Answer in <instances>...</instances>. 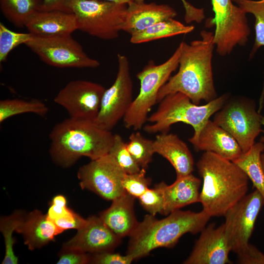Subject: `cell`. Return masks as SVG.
I'll return each mask as SVG.
<instances>
[{
    "label": "cell",
    "instance_id": "cell-26",
    "mask_svg": "<svg viewBox=\"0 0 264 264\" xmlns=\"http://www.w3.org/2000/svg\"><path fill=\"white\" fill-rule=\"evenodd\" d=\"M43 0H0L5 18L16 27H25L29 19L40 11Z\"/></svg>",
    "mask_w": 264,
    "mask_h": 264
},
{
    "label": "cell",
    "instance_id": "cell-10",
    "mask_svg": "<svg viewBox=\"0 0 264 264\" xmlns=\"http://www.w3.org/2000/svg\"><path fill=\"white\" fill-rule=\"evenodd\" d=\"M232 0H211L215 26L214 43L218 54L224 56L237 45H245L250 34L246 13Z\"/></svg>",
    "mask_w": 264,
    "mask_h": 264
},
{
    "label": "cell",
    "instance_id": "cell-22",
    "mask_svg": "<svg viewBox=\"0 0 264 264\" xmlns=\"http://www.w3.org/2000/svg\"><path fill=\"white\" fill-rule=\"evenodd\" d=\"M16 232L22 235L24 244L30 250L45 245L63 232L46 214L38 210L24 217Z\"/></svg>",
    "mask_w": 264,
    "mask_h": 264
},
{
    "label": "cell",
    "instance_id": "cell-3",
    "mask_svg": "<svg viewBox=\"0 0 264 264\" xmlns=\"http://www.w3.org/2000/svg\"><path fill=\"white\" fill-rule=\"evenodd\" d=\"M114 134L94 121L68 118L56 124L49 134V154L58 165L66 168L85 156L91 160L107 154Z\"/></svg>",
    "mask_w": 264,
    "mask_h": 264
},
{
    "label": "cell",
    "instance_id": "cell-34",
    "mask_svg": "<svg viewBox=\"0 0 264 264\" xmlns=\"http://www.w3.org/2000/svg\"><path fill=\"white\" fill-rule=\"evenodd\" d=\"M146 170L141 169L137 173L125 174L122 180L126 192L135 198H139L148 188L151 179L145 176Z\"/></svg>",
    "mask_w": 264,
    "mask_h": 264
},
{
    "label": "cell",
    "instance_id": "cell-37",
    "mask_svg": "<svg viewBox=\"0 0 264 264\" xmlns=\"http://www.w3.org/2000/svg\"><path fill=\"white\" fill-rule=\"evenodd\" d=\"M237 255V262L238 264H264V254L250 243Z\"/></svg>",
    "mask_w": 264,
    "mask_h": 264
},
{
    "label": "cell",
    "instance_id": "cell-2",
    "mask_svg": "<svg viewBox=\"0 0 264 264\" xmlns=\"http://www.w3.org/2000/svg\"><path fill=\"white\" fill-rule=\"evenodd\" d=\"M196 166L203 180L199 203L211 217L224 216L246 195L249 178L232 161L204 152Z\"/></svg>",
    "mask_w": 264,
    "mask_h": 264
},
{
    "label": "cell",
    "instance_id": "cell-9",
    "mask_svg": "<svg viewBox=\"0 0 264 264\" xmlns=\"http://www.w3.org/2000/svg\"><path fill=\"white\" fill-rule=\"evenodd\" d=\"M44 63L57 67L96 68L100 62L88 56L71 34L33 37L24 44Z\"/></svg>",
    "mask_w": 264,
    "mask_h": 264
},
{
    "label": "cell",
    "instance_id": "cell-6",
    "mask_svg": "<svg viewBox=\"0 0 264 264\" xmlns=\"http://www.w3.org/2000/svg\"><path fill=\"white\" fill-rule=\"evenodd\" d=\"M181 45L180 43L173 55L164 63L157 65L150 60L136 74L140 82L139 92L133 100L123 119L127 129H141L147 122L149 113L157 103L158 93L171 75L179 66Z\"/></svg>",
    "mask_w": 264,
    "mask_h": 264
},
{
    "label": "cell",
    "instance_id": "cell-11",
    "mask_svg": "<svg viewBox=\"0 0 264 264\" xmlns=\"http://www.w3.org/2000/svg\"><path fill=\"white\" fill-rule=\"evenodd\" d=\"M118 71L112 85L106 89L94 120L101 128L110 131L124 117L133 101V82L128 58L117 54Z\"/></svg>",
    "mask_w": 264,
    "mask_h": 264
},
{
    "label": "cell",
    "instance_id": "cell-30",
    "mask_svg": "<svg viewBox=\"0 0 264 264\" xmlns=\"http://www.w3.org/2000/svg\"><path fill=\"white\" fill-rule=\"evenodd\" d=\"M153 142L145 138L139 132H136L131 133L129 142L126 143L128 151L141 169L146 170L152 161L155 154Z\"/></svg>",
    "mask_w": 264,
    "mask_h": 264
},
{
    "label": "cell",
    "instance_id": "cell-40",
    "mask_svg": "<svg viewBox=\"0 0 264 264\" xmlns=\"http://www.w3.org/2000/svg\"><path fill=\"white\" fill-rule=\"evenodd\" d=\"M181 1L185 9L184 20L187 23L193 22L197 23L201 22L205 18L203 9L196 7L186 0Z\"/></svg>",
    "mask_w": 264,
    "mask_h": 264
},
{
    "label": "cell",
    "instance_id": "cell-24",
    "mask_svg": "<svg viewBox=\"0 0 264 264\" xmlns=\"http://www.w3.org/2000/svg\"><path fill=\"white\" fill-rule=\"evenodd\" d=\"M264 151V143H255L248 151L232 161L246 175L264 200V171L261 159Z\"/></svg>",
    "mask_w": 264,
    "mask_h": 264
},
{
    "label": "cell",
    "instance_id": "cell-25",
    "mask_svg": "<svg viewBox=\"0 0 264 264\" xmlns=\"http://www.w3.org/2000/svg\"><path fill=\"white\" fill-rule=\"evenodd\" d=\"M193 25H186L173 19L158 22L139 32L131 35L130 42L134 44L147 43L180 34H188L194 30Z\"/></svg>",
    "mask_w": 264,
    "mask_h": 264
},
{
    "label": "cell",
    "instance_id": "cell-43",
    "mask_svg": "<svg viewBox=\"0 0 264 264\" xmlns=\"http://www.w3.org/2000/svg\"><path fill=\"white\" fill-rule=\"evenodd\" d=\"M262 124L264 126V116L262 117ZM262 132L264 134V130H263ZM260 141L264 143V135L260 138Z\"/></svg>",
    "mask_w": 264,
    "mask_h": 264
},
{
    "label": "cell",
    "instance_id": "cell-27",
    "mask_svg": "<svg viewBox=\"0 0 264 264\" xmlns=\"http://www.w3.org/2000/svg\"><path fill=\"white\" fill-rule=\"evenodd\" d=\"M245 13H251L255 17V38L250 51L249 59H252L259 48L264 46V0H232ZM264 103V82L259 99L258 110L263 109Z\"/></svg>",
    "mask_w": 264,
    "mask_h": 264
},
{
    "label": "cell",
    "instance_id": "cell-12",
    "mask_svg": "<svg viewBox=\"0 0 264 264\" xmlns=\"http://www.w3.org/2000/svg\"><path fill=\"white\" fill-rule=\"evenodd\" d=\"M264 205L263 198L255 189L225 213L223 224L231 251L237 254L248 246L256 220Z\"/></svg>",
    "mask_w": 264,
    "mask_h": 264
},
{
    "label": "cell",
    "instance_id": "cell-14",
    "mask_svg": "<svg viewBox=\"0 0 264 264\" xmlns=\"http://www.w3.org/2000/svg\"><path fill=\"white\" fill-rule=\"evenodd\" d=\"M105 90L95 82L73 80L60 90L54 101L67 111L70 118L94 121Z\"/></svg>",
    "mask_w": 264,
    "mask_h": 264
},
{
    "label": "cell",
    "instance_id": "cell-21",
    "mask_svg": "<svg viewBox=\"0 0 264 264\" xmlns=\"http://www.w3.org/2000/svg\"><path fill=\"white\" fill-rule=\"evenodd\" d=\"M134 198L125 192L112 200L111 205L99 215L105 224L121 239L130 237L139 222L134 211Z\"/></svg>",
    "mask_w": 264,
    "mask_h": 264
},
{
    "label": "cell",
    "instance_id": "cell-38",
    "mask_svg": "<svg viewBox=\"0 0 264 264\" xmlns=\"http://www.w3.org/2000/svg\"><path fill=\"white\" fill-rule=\"evenodd\" d=\"M91 256L77 250H62L58 264H86L90 263Z\"/></svg>",
    "mask_w": 264,
    "mask_h": 264
},
{
    "label": "cell",
    "instance_id": "cell-44",
    "mask_svg": "<svg viewBox=\"0 0 264 264\" xmlns=\"http://www.w3.org/2000/svg\"><path fill=\"white\" fill-rule=\"evenodd\" d=\"M261 162L264 171V153H262L261 156Z\"/></svg>",
    "mask_w": 264,
    "mask_h": 264
},
{
    "label": "cell",
    "instance_id": "cell-31",
    "mask_svg": "<svg viewBox=\"0 0 264 264\" xmlns=\"http://www.w3.org/2000/svg\"><path fill=\"white\" fill-rule=\"evenodd\" d=\"M126 174L139 172L140 167L128 151L126 143L118 134H114L112 145L108 153Z\"/></svg>",
    "mask_w": 264,
    "mask_h": 264
},
{
    "label": "cell",
    "instance_id": "cell-16",
    "mask_svg": "<svg viewBox=\"0 0 264 264\" xmlns=\"http://www.w3.org/2000/svg\"><path fill=\"white\" fill-rule=\"evenodd\" d=\"M231 251L223 224L216 226L215 223H210L201 230L191 253L183 264H231L229 258Z\"/></svg>",
    "mask_w": 264,
    "mask_h": 264
},
{
    "label": "cell",
    "instance_id": "cell-35",
    "mask_svg": "<svg viewBox=\"0 0 264 264\" xmlns=\"http://www.w3.org/2000/svg\"><path fill=\"white\" fill-rule=\"evenodd\" d=\"M134 260L126 254L122 255L113 251H107L94 253L91 256L90 264H130Z\"/></svg>",
    "mask_w": 264,
    "mask_h": 264
},
{
    "label": "cell",
    "instance_id": "cell-15",
    "mask_svg": "<svg viewBox=\"0 0 264 264\" xmlns=\"http://www.w3.org/2000/svg\"><path fill=\"white\" fill-rule=\"evenodd\" d=\"M77 230L73 238L64 243L62 250L94 254L113 251L121 242L122 239L115 235L99 217L90 216L85 224Z\"/></svg>",
    "mask_w": 264,
    "mask_h": 264
},
{
    "label": "cell",
    "instance_id": "cell-23",
    "mask_svg": "<svg viewBox=\"0 0 264 264\" xmlns=\"http://www.w3.org/2000/svg\"><path fill=\"white\" fill-rule=\"evenodd\" d=\"M201 180L192 174L176 177L171 185L164 184L165 205L163 215L193 203L199 202Z\"/></svg>",
    "mask_w": 264,
    "mask_h": 264
},
{
    "label": "cell",
    "instance_id": "cell-17",
    "mask_svg": "<svg viewBox=\"0 0 264 264\" xmlns=\"http://www.w3.org/2000/svg\"><path fill=\"white\" fill-rule=\"evenodd\" d=\"M191 143L197 151L212 152L231 161L242 153L235 139L210 119L202 127L197 139Z\"/></svg>",
    "mask_w": 264,
    "mask_h": 264
},
{
    "label": "cell",
    "instance_id": "cell-41",
    "mask_svg": "<svg viewBox=\"0 0 264 264\" xmlns=\"http://www.w3.org/2000/svg\"><path fill=\"white\" fill-rule=\"evenodd\" d=\"M71 0H43L41 10H59L71 12L69 5Z\"/></svg>",
    "mask_w": 264,
    "mask_h": 264
},
{
    "label": "cell",
    "instance_id": "cell-7",
    "mask_svg": "<svg viewBox=\"0 0 264 264\" xmlns=\"http://www.w3.org/2000/svg\"><path fill=\"white\" fill-rule=\"evenodd\" d=\"M77 30L105 40L118 38L123 30L128 4L99 0H71Z\"/></svg>",
    "mask_w": 264,
    "mask_h": 264
},
{
    "label": "cell",
    "instance_id": "cell-32",
    "mask_svg": "<svg viewBox=\"0 0 264 264\" xmlns=\"http://www.w3.org/2000/svg\"><path fill=\"white\" fill-rule=\"evenodd\" d=\"M33 35L30 33L13 31L0 23V62H5L9 53L21 44H25Z\"/></svg>",
    "mask_w": 264,
    "mask_h": 264
},
{
    "label": "cell",
    "instance_id": "cell-5",
    "mask_svg": "<svg viewBox=\"0 0 264 264\" xmlns=\"http://www.w3.org/2000/svg\"><path fill=\"white\" fill-rule=\"evenodd\" d=\"M227 94L203 105L193 103L184 94L176 92L166 96L159 103L157 110L149 116L150 123L143 127L149 133L168 132L171 126L182 122L191 126L194 134L189 139L190 143L198 137L201 130L210 117L219 110L226 102Z\"/></svg>",
    "mask_w": 264,
    "mask_h": 264
},
{
    "label": "cell",
    "instance_id": "cell-8",
    "mask_svg": "<svg viewBox=\"0 0 264 264\" xmlns=\"http://www.w3.org/2000/svg\"><path fill=\"white\" fill-rule=\"evenodd\" d=\"M214 114L213 121L235 139L242 153L250 149L262 132L263 116L256 110L254 101L249 99L226 101Z\"/></svg>",
    "mask_w": 264,
    "mask_h": 264
},
{
    "label": "cell",
    "instance_id": "cell-13",
    "mask_svg": "<svg viewBox=\"0 0 264 264\" xmlns=\"http://www.w3.org/2000/svg\"><path fill=\"white\" fill-rule=\"evenodd\" d=\"M126 173L108 154L81 167L77 173L82 189L113 200L126 192L122 180Z\"/></svg>",
    "mask_w": 264,
    "mask_h": 264
},
{
    "label": "cell",
    "instance_id": "cell-39",
    "mask_svg": "<svg viewBox=\"0 0 264 264\" xmlns=\"http://www.w3.org/2000/svg\"><path fill=\"white\" fill-rule=\"evenodd\" d=\"M71 209L66 206V198L61 195L54 197L46 214L53 221L65 216Z\"/></svg>",
    "mask_w": 264,
    "mask_h": 264
},
{
    "label": "cell",
    "instance_id": "cell-28",
    "mask_svg": "<svg viewBox=\"0 0 264 264\" xmlns=\"http://www.w3.org/2000/svg\"><path fill=\"white\" fill-rule=\"evenodd\" d=\"M49 110L46 105L38 99L26 100L9 99L0 101V123L13 116L32 113L41 116H45Z\"/></svg>",
    "mask_w": 264,
    "mask_h": 264
},
{
    "label": "cell",
    "instance_id": "cell-42",
    "mask_svg": "<svg viewBox=\"0 0 264 264\" xmlns=\"http://www.w3.org/2000/svg\"><path fill=\"white\" fill-rule=\"evenodd\" d=\"M105 0V1L114 2H117V3H126L128 4L135 0Z\"/></svg>",
    "mask_w": 264,
    "mask_h": 264
},
{
    "label": "cell",
    "instance_id": "cell-36",
    "mask_svg": "<svg viewBox=\"0 0 264 264\" xmlns=\"http://www.w3.org/2000/svg\"><path fill=\"white\" fill-rule=\"evenodd\" d=\"M87 219L71 210L66 215L58 219L53 222L63 232L69 229H79L86 223Z\"/></svg>",
    "mask_w": 264,
    "mask_h": 264
},
{
    "label": "cell",
    "instance_id": "cell-29",
    "mask_svg": "<svg viewBox=\"0 0 264 264\" xmlns=\"http://www.w3.org/2000/svg\"><path fill=\"white\" fill-rule=\"evenodd\" d=\"M22 211L14 212L10 216L0 218V230L4 237L5 243V255L2 264H17L18 258L14 251V244L15 240L13 237L14 231H16L18 226L24 218Z\"/></svg>",
    "mask_w": 264,
    "mask_h": 264
},
{
    "label": "cell",
    "instance_id": "cell-19",
    "mask_svg": "<svg viewBox=\"0 0 264 264\" xmlns=\"http://www.w3.org/2000/svg\"><path fill=\"white\" fill-rule=\"evenodd\" d=\"M25 27L28 32L39 37L69 35L77 30L75 15L59 10L39 11L29 19Z\"/></svg>",
    "mask_w": 264,
    "mask_h": 264
},
{
    "label": "cell",
    "instance_id": "cell-18",
    "mask_svg": "<svg viewBox=\"0 0 264 264\" xmlns=\"http://www.w3.org/2000/svg\"><path fill=\"white\" fill-rule=\"evenodd\" d=\"M176 15V10L168 5L135 0L128 4L122 31L131 35L158 22L173 19Z\"/></svg>",
    "mask_w": 264,
    "mask_h": 264
},
{
    "label": "cell",
    "instance_id": "cell-20",
    "mask_svg": "<svg viewBox=\"0 0 264 264\" xmlns=\"http://www.w3.org/2000/svg\"><path fill=\"white\" fill-rule=\"evenodd\" d=\"M155 153L169 161L175 169L176 177L192 174L194 158L187 144L176 134L168 132L159 133L153 142Z\"/></svg>",
    "mask_w": 264,
    "mask_h": 264
},
{
    "label": "cell",
    "instance_id": "cell-4",
    "mask_svg": "<svg viewBox=\"0 0 264 264\" xmlns=\"http://www.w3.org/2000/svg\"><path fill=\"white\" fill-rule=\"evenodd\" d=\"M210 218L202 210L199 212L176 210L160 220L146 215L130 236L127 254L134 260L147 256L157 248L172 247L184 234L200 232Z\"/></svg>",
    "mask_w": 264,
    "mask_h": 264
},
{
    "label": "cell",
    "instance_id": "cell-1",
    "mask_svg": "<svg viewBox=\"0 0 264 264\" xmlns=\"http://www.w3.org/2000/svg\"><path fill=\"white\" fill-rule=\"evenodd\" d=\"M201 39L190 44L180 43L181 53L177 72L170 77L160 88L157 103L166 96L181 92L192 102L199 105L217 97L212 71L214 33L205 30L200 32Z\"/></svg>",
    "mask_w": 264,
    "mask_h": 264
},
{
    "label": "cell",
    "instance_id": "cell-33",
    "mask_svg": "<svg viewBox=\"0 0 264 264\" xmlns=\"http://www.w3.org/2000/svg\"><path fill=\"white\" fill-rule=\"evenodd\" d=\"M164 182L162 181L158 183L154 188H148L138 198L143 208L153 216L157 213L163 215L165 205Z\"/></svg>",
    "mask_w": 264,
    "mask_h": 264
}]
</instances>
